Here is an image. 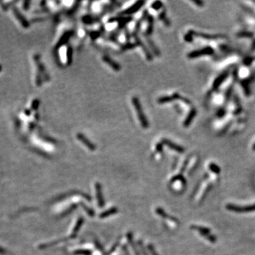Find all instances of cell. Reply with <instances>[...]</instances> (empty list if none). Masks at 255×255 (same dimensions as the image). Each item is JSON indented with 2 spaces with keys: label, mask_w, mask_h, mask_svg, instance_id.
<instances>
[{
  "label": "cell",
  "mask_w": 255,
  "mask_h": 255,
  "mask_svg": "<svg viewBox=\"0 0 255 255\" xmlns=\"http://www.w3.org/2000/svg\"><path fill=\"white\" fill-rule=\"evenodd\" d=\"M132 102L136 112H137V118H138V120L141 124V125H142L144 128H147V127H149V122H148L147 118H146L143 109H142V106H141L138 98H132Z\"/></svg>",
  "instance_id": "obj_1"
},
{
  "label": "cell",
  "mask_w": 255,
  "mask_h": 255,
  "mask_svg": "<svg viewBox=\"0 0 255 255\" xmlns=\"http://www.w3.org/2000/svg\"><path fill=\"white\" fill-rule=\"evenodd\" d=\"M33 60L35 62L36 68H37V71H36L35 77V83L38 87H41L43 82V77H46H46L45 76L46 71H45L43 65L41 62L40 57L38 55H35V56H33Z\"/></svg>",
  "instance_id": "obj_2"
},
{
  "label": "cell",
  "mask_w": 255,
  "mask_h": 255,
  "mask_svg": "<svg viewBox=\"0 0 255 255\" xmlns=\"http://www.w3.org/2000/svg\"><path fill=\"white\" fill-rule=\"evenodd\" d=\"M213 53H214V49L211 46H206L199 49H196L195 51H192L188 53L187 57L189 59H195V58H200L201 56H211L213 54Z\"/></svg>",
  "instance_id": "obj_3"
},
{
  "label": "cell",
  "mask_w": 255,
  "mask_h": 255,
  "mask_svg": "<svg viewBox=\"0 0 255 255\" xmlns=\"http://www.w3.org/2000/svg\"><path fill=\"white\" fill-rule=\"evenodd\" d=\"M10 11H11V14H12V15H13L14 19L18 22L21 26L23 27L24 28H27L30 26V24H29L28 20L22 14L21 12L19 11V9L18 8L13 6L10 9Z\"/></svg>",
  "instance_id": "obj_4"
},
{
  "label": "cell",
  "mask_w": 255,
  "mask_h": 255,
  "mask_svg": "<svg viewBox=\"0 0 255 255\" xmlns=\"http://www.w3.org/2000/svg\"><path fill=\"white\" fill-rule=\"evenodd\" d=\"M193 229L197 230L198 232L201 234L203 237H206V239H207L208 240H209L211 242H216V237L214 235H212L211 234V230H209L208 228L206 227H201V226H196V225H193L191 226Z\"/></svg>",
  "instance_id": "obj_5"
},
{
  "label": "cell",
  "mask_w": 255,
  "mask_h": 255,
  "mask_svg": "<svg viewBox=\"0 0 255 255\" xmlns=\"http://www.w3.org/2000/svg\"><path fill=\"white\" fill-rule=\"evenodd\" d=\"M226 208L228 211L237 212V213H247V212L255 211V204L247 206H237L235 205L228 204L226 206Z\"/></svg>",
  "instance_id": "obj_6"
},
{
  "label": "cell",
  "mask_w": 255,
  "mask_h": 255,
  "mask_svg": "<svg viewBox=\"0 0 255 255\" xmlns=\"http://www.w3.org/2000/svg\"><path fill=\"white\" fill-rule=\"evenodd\" d=\"M77 139L79 140H80L81 142L83 143L84 145H86L87 147L89 148V150H94L96 149L95 145H94V144L92 143V142H91L90 141L88 140L87 137L84 136L83 134L82 133H77Z\"/></svg>",
  "instance_id": "obj_7"
},
{
  "label": "cell",
  "mask_w": 255,
  "mask_h": 255,
  "mask_svg": "<svg viewBox=\"0 0 255 255\" xmlns=\"http://www.w3.org/2000/svg\"><path fill=\"white\" fill-rule=\"evenodd\" d=\"M145 1H138L137 2L135 3L132 6L127 9L125 11H123V14H132L135 13L136 11H138V10L142 6V5L144 4Z\"/></svg>",
  "instance_id": "obj_8"
},
{
  "label": "cell",
  "mask_w": 255,
  "mask_h": 255,
  "mask_svg": "<svg viewBox=\"0 0 255 255\" xmlns=\"http://www.w3.org/2000/svg\"><path fill=\"white\" fill-rule=\"evenodd\" d=\"M162 142L164 144L166 145L167 146H168L170 148H171L172 150H174L178 152H183L184 151V149L183 147L178 145L174 143V142H172V141L169 140L167 139H163Z\"/></svg>",
  "instance_id": "obj_9"
},
{
  "label": "cell",
  "mask_w": 255,
  "mask_h": 255,
  "mask_svg": "<svg viewBox=\"0 0 255 255\" xmlns=\"http://www.w3.org/2000/svg\"><path fill=\"white\" fill-rule=\"evenodd\" d=\"M103 60H104L106 64H108V65H109L113 70H116V71H119L120 70V65H118L116 62H115L114 60H112L111 58H109L108 56H104V58H103Z\"/></svg>",
  "instance_id": "obj_10"
},
{
  "label": "cell",
  "mask_w": 255,
  "mask_h": 255,
  "mask_svg": "<svg viewBox=\"0 0 255 255\" xmlns=\"http://www.w3.org/2000/svg\"><path fill=\"white\" fill-rule=\"evenodd\" d=\"M72 35V31H68V32L65 33L63 34V36H62L61 38H60V41H58V44L56 45V48H60L61 46H63V45L69 41V39L70 38V37H71Z\"/></svg>",
  "instance_id": "obj_11"
},
{
  "label": "cell",
  "mask_w": 255,
  "mask_h": 255,
  "mask_svg": "<svg viewBox=\"0 0 255 255\" xmlns=\"http://www.w3.org/2000/svg\"><path fill=\"white\" fill-rule=\"evenodd\" d=\"M147 43L149 44V46H150V47L152 49V51H153V52L155 53V54H156V55H160V51H158V49H157V48L155 46V43H154L152 42V41H151V39L150 38H147Z\"/></svg>",
  "instance_id": "obj_12"
},
{
  "label": "cell",
  "mask_w": 255,
  "mask_h": 255,
  "mask_svg": "<svg viewBox=\"0 0 255 255\" xmlns=\"http://www.w3.org/2000/svg\"><path fill=\"white\" fill-rule=\"evenodd\" d=\"M208 167H209V169L211 170V171L212 172H213V173L215 174H219L220 172V167L216 165V164L210 163L209 165H208Z\"/></svg>",
  "instance_id": "obj_13"
},
{
  "label": "cell",
  "mask_w": 255,
  "mask_h": 255,
  "mask_svg": "<svg viewBox=\"0 0 255 255\" xmlns=\"http://www.w3.org/2000/svg\"><path fill=\"white\" fill-rule=\"evenodd\" d=\"M137 42H138V44L140 45V46H141V47H142V48H143V50H144V53H145L146 56H147V60H152V56H151L150 53L149 51H148V49H147V48H146L145 46V45H144L143 43H142L141 42V41H140V40H137Z\"/></svg>",
  "instance_id": "obj_14"
},
{
  "label": "cell",
  "mask_w": 255,
  "mask_h": 255,
  "mask_svg": "<svg viewBox=\"0 0 255 255\" xmlns=\"http://www.w3.org/2000/svg\"><path fill=\"white\" fill-rule=\"evenodd\" d=\"M39 104H40V102H39V101L38 99H35L33 100L31 104V109L30 110H33V111H36V110L38 109V108Z\"/></svg>",
  "instance_id": "obj_15"
},
{
  "label": "cell",
  "mask_w": 255,
  "mask_h": 255,
  "mask_svg": "<svg viewBox=\"0 0 255 255\" xmlns=\"http://www.w3.org/2000/svg\"><path fill=\"white\" fill-rule=\"evenodd\" d=\"M96 189H97V191H98V201H99V206H104V201H103V199H101V189H100V187L99 184L96 185Z\"/></svg>",
  "instance_id": "obj_16"
},
{
  "label": "cell",
  "mask_w": 255,
  "mask_h": 255,
  "mask_svg": "<svg viewBox=\"0 0 255 255\" xmlns=\"http://www.w3.org/2000/svg\"><path fill=\"white\" fill-rule=\"evenodd\" d=\"M72 50L70 47L68 48V52H67V61L69 65L72 63Z\"/></svg>",
  "instance_id": "obj_17"
},
{
  "label": "cell",
  "mask_w": 255,
  "mask_h": 255,
  "mask_svg": "<svg viewBox=\"0 0 255 255\" xmlns=\"http://www.w3.org/2000/svg\"><path fill=\"white\" fill-rule=\"evenodd\" d=\"M162 3L160 2V1H155L154 4H152V8L155 10H158L162 7Z\"/></svg>",
  "instance_id": "obj_18"
},
{
  "label": "cell",
  "mask_w": 255,
  "mask_h": 255,
  "mask_svg": "<svg viewBox=\"0 0 255 255\" xmlns=\"http://www.w3.org/2000/svg\"><path fill=\"white\" fill-rule=\"evenodd\" d=\"M116 212V209H111L110 210V211H106V212H105V213H103V214H101V217H102V218H104V217H106V216H108V215H109L110 214H112V213H115Z\"/></svg>",
  "instance_id": "obj_19"
},
{
  "label": "cell",
  "mask_w": 255,
  "mask_h": 255,
  "mask_svg": "<svg viewBox=\"0 0 255 255\" xmlns=\"http://www.w3.org/2000/svg\"><path fill=\"white\" fill-rule=\"evenodd\" d=\"M31 1H24L23 3H22V7H23V9L24 10H27L28 9H29V5H30Z\"/></svg>",
  "instance_id": "obj_20"
},
{
  "label": "cell",
  "mask_w": 255,
  "mask_h": 255,
  "mask_svg": "<svg viewBox=\"0 0 255 255\" xmlns=\"http://www.w3.org/2000/svg\"><path fill=\"white\" fill-rule=\"evenodd\" d=\"M150 251H151V252H152V254H154V255H157L156 254H155V251L153 250V249L152 247H150Z\"/></svg>",
  "instance_id": "obj_21"
},
{
  "label": "cell",
  "mask_w": 255,
  "mask_h": 255,
  "mask_svg": "<svg viewBox=\"0 0 255 255\" xmlns=\"http://www.w3.org/2000/svg\"><path fill=\"white\" fill-rule=\"evenodd\" d=\"M2 65H1V63H0V72L2 71Z\"/></svg>",
  "instance_id": "obj_22"
},
{
  "label": "cell",
  "mask_w": 255,
  "mask_h": 255,
  "mask_svg": "<svg viewBox=\"0 0 255 255\" xmlns=\"http://www.w3.org/2000/svg\"><path fill=\"white\" fill-rule=\"evenodd\" d=\"M252 150L254 151H255V142L254 144H253V145H252Z\"/></svg>",
  "instance_id": "obj_23"
}]
</instances>
